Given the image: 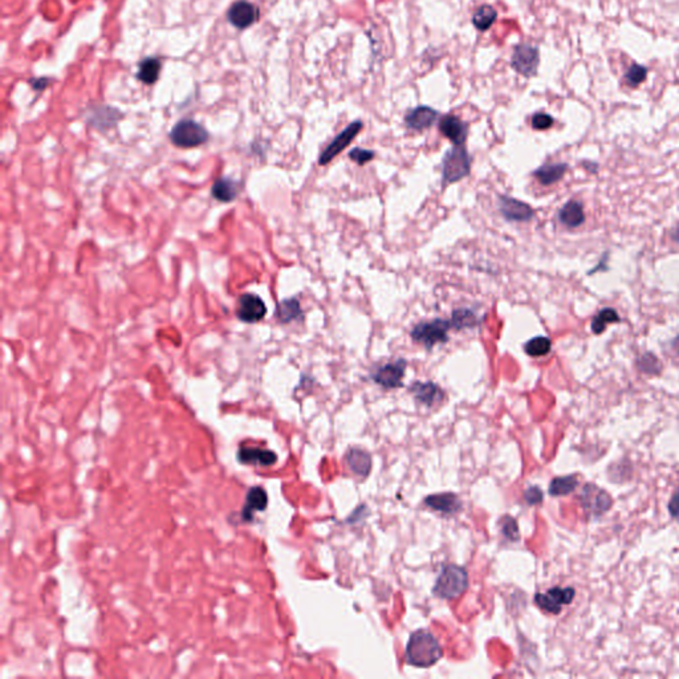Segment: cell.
Returning a JSON list of instances; mask_svg holds the SVG:
<instances>
[{"mask_svg":"<svg viewBox=\"0 0 679 679\" xmlns=\"http://www.w3.org/2000/svg\"><path fill=\"white\" fill-rule=\"evenodd\" d=\"M442 647L427 630L411 634L406 646V662L415 667H430L442 658Z\"/></svg>","mask_w":679,"mask_h":679,"instance_id":"obj_1","label":"cell"},{"mask_svg":"<svg viewBox=\"0 0 679 679\" xmlns=\"http://www.w3.org/2000/svg\"><path fill=\"white\" fill-rule=\"evenodd\" d=\"M468 584L467 572L458 565H447L439 575L434 592L437 596L451 600L459 597L466 590Z\"/></svg>","mask_w":679,"mask_h":679,"instance_id":"obj_2","label":"cell"},{"mask_svg":"<svg viewBox=\"0 0 679 679\" xmlns=\"http://www.w3.org/2000/svg\"><path fill=\"white\" fill-rule=\"evenodd\" d=\"M471 172V157L467 153L463 145L454 146L446 153L442 162V174H444V185L458 182Z\"/></svg>","mask_w":679,"mask_h":679,"instance_id":"obj_3","label":"cell"},{"mask_svg":"<svg viewBox=\"0 0 679 679\" xmlns=\"http://www.w3.org/2000/svg\"><path fill=\"white\" fill-rule=\"evenodd\" d=\"M210 138L206 128L193 119H182L175 124L170 132V139L175 146L182 149L196 148L206 143Z\"/></svg>","mask_w":679,"mask_h":679,"instance_id":"obj_4","label":"cell"},{"mask_svg":"<svg viewBox=\"0 0 679 679\" xmlns=\"http://www.w3.org/2000/svg\"><path fill=\"white\" fill-rule=\"evenodd\" d=\"M451 321L450 320H433L430 323H422L418 324L414 330H411V338L418 343L425 345L426 348H433L435 344H442L448 340L447 332L451 330Z\"/></svg>","mask_w":679,"mask_h":679,"instance_id":"obj_5","label":"cell"},{"mask_svg":"<svg viewBox=\"0 0 679 679\" xmlns=\"http://www.w3.org/2000/svg\"><path fill=\"white\" fill-rule=\"evenodd\" d=\"M511 62L518 73L531 78L539 67V49L529 44H519L515 47Z\"/></svg>","mask_w":679,"mask_h":679,"instance_id":"obj_6","label":"cell"},{"mask_svg":"<svg viewBox=\"0 0 679 679\" xmlns=\"http://www.w3.org/2000/svg\"><path fill=\"white\" fill-rule=\"evenodd\" d=\"M266 313H267V307L257 295L244 293L240 296L236 308V316L240 321L247 324H255L262 321Z\"/></svg>","mask_w":679,"mask_h":679,"instance_id":"obj_7","label":"cell"},{"mask_svg":"<svg viewBox=\"0 0 679 679\" xmlns=\"http://www.w3.org/2000/svg\"><path fill=\"white\" fill-rule=\"evenodd\" d=\"M575 599L573 588H552L546 593H538L535 602L548 613L559 614L563 605L571 603Z\"/></svg>","mask_w":679,"mask_h":679,"instance_id":"obj_8","label":"cell"},{"mask_svg":"<svg viewBox=\"0 0 679 679\" xmlns=\"http://www.w3.org/2000/svg\"><path fill=\"white\" fill-rule=\"evenodd\" d=\"M362 129V122L361 121H354L352 122L348 128H345L338 136L336 137L330 145L324 149V152L320 154L319 163L320 165H327L334 157L338 156L345 148L349 146L350 142L356 138V136L361 132Z\"/></svg>","mask_w":679,"mask_h":679,"instance_id":"obj_9","label":"cell"},{"mask_svg":"<svg viewBox=\"0 0 679 679\" xmlns=\"http://www.w3.org/2000/svg\"><path fill=\"white\" fill-rule=\"evenodd\" d=\"M582 505L593 516H600L612 505L610 496L593 485H586L582 492Z\"/></svg>","mask_w":679,"mask_h":679,"instance_id":"obj_10","label":"cell"},{"mask_svg":"<svg viewBox=\"0 0 679 679\" xmlns=\"http://www.w3.org/2000/svg\"><path fill=\"white\" fill-rule=\"evenodd\" d=\"M406 361L404 358L387 364L373 374V380L385 389H395L402 385V378L406 370Z\"/></svg>","mask_w":679,"mask_h":679,"instance_id":"obj_11","label":"cell"},{"mask_svg":"<svg viewBox=\"0 0 679 679\" xmlns=\"http://www.w3.org/2000/svg\"><path fill=\"white\" fill-rule=\"evenodd\" d=\"M227 18L233 27H236L238 30H244L257 21L259 8L247 0H239L230 7Z\"/></svg>","mask_w":679,"mask_h":679,"instance_id":"obj_12","label":"cell"},{"mask_svg":"<svg viewBox=\"0 0 679 679\" xmlns=\"http://www.w3.org/2000/svg\"><path fill=\"white\" fill-rule=\"evenodd\" d=\"M499 210L507 220L512 222H528L535 216V211L529 205L507 195L499 198Z\"/></svg>","mask_w":679,"mask_h":679,"instance_id":"obj_13","label":"cell"},{"mask_svg":"<svg viewBox=\"0 0 679 679\" xmlns=\"http://www.w3.org/2000/svg\"><path fill=\"white\" fill-rule=\"evenodd\" d=\"M238 461L247 466L270 467L276 463L277 455L268 448L242 446L238 451Z\"/></svg>","mask_w":679,"mask_h":679,"instance_id":"obj_14","label":"cell"},{"mask_svg":"<svg viewBox=\"0 0 679 679\" xmlns=\"http://www.w3.org/2000/svg\"><path fill=\"white\" fill-rule=\"evenodd\" d=\"M439 130L454 145H463L466 141L467 125L458 117L445 116L439 122Z\"/></svg>","mask_w":679,"mask_h":679,"instance_id":"obj_15","label":"cell"},{"mask_svg":"<svg viewBox=\"0 0 679 679\" xmlns=\"http://www.w3.org/2000/svg\"><path fill=\"white\" fill-rule=\"evenodd\" d=\"M267 505H268L267 492L262 487L250 488L246 495V505H243V511H242L243 522H250L253 519V512L264 511Z\"/></svg>","mask_w":679,"mask_h":679,"instance_id":"obj_16","label":"cell"},{"mask_svg":"<svg viewBox=\"0 0 679 679\" xmlns=\"http://www.w3.org/2000/svg\"><path fill=\"white\" fill-rule=\"evenodd\" d=\"M437 118H438L437 111L428 106H418L408 112L405 117V122L413 130H425L435 122Z\"/></svg>","mask_w":679,"mask_h":679,"instance_id":"obj_17","label":"cell"},{"mask_svg":"<svg viewBox=\"0 0 679 679\" xmlns=\"http://www.w3.org/2000/svg\"><path fill=\"white\" fill-rule=\"evenodd\" d=\"M425 503L428 507H431L433 509L444 512V514H454V512L459 511L462 507V503L459 502L458 496L454 494H450V492L427 496Z\"/></svg>","mask_w":679,"mask_h":679,"instance_id":"obj_18","label":"cell"},{"mask_svg":"<svg viewBox=\"0 0 679 679\" xmlns=\"http://www.w3.org/2000/svg\"><path fill=\"white\" fill-rule=\"evenodd\" d=\"M240 192L239 183L230 178H219L214 182L211 194L219 202L229 203L233 202Z\"/></svg>","mask_w":679,"mask_h":679,"instance_id":"obj_19","label":"cell"},{"mask_svg":"<svg viewBox=\"0 0 679 679\" xmlns=\"http://www.w3.org/2000/svg\"><path fill=\"white\" fill-rule=\"evenodd\" d=\"M411 393L419 402L427 406H431L444 398L442 390L433 382H417L411 387Z\"/></svg>","mask_w":679,"mask_h":679,"instance_id":"obj_20","label":"cell"},{"mask_svg":"<svg viewBox=\"0 0 679 679\" xmlns=\"http://www.w3.org/2000/svg\"><path fill=\"white\" fill-rule=\"evenodd\" d=\"M559 219L564 226L571 229L582 226L585 220V214L582 203L577 200H571L565 203L563 209L559 211Z\"/></svg>","mask_w":679,"mask_h":679,"instance_id":"obj_21","label":"cell"},{"mask_svg":"<svg viewBox=\"0 0 679 679\" xmlns=\"http://www.w3.org/2000/svg\"><path fill=\"white\" fill-rule=\"evenodd\" d=\"M566 170L568 166L565 163H546L535 170L533 175L543 186H551L559 182Z\"/></svg>","mask_w":679,"mask_h":679,"instance_id":"obj_22","label":"cell"},{"mask_svg":"<svg viewBox=\"0 0 679 679\" xmlns=\"http://www.w3.org/2000/svg\"><path fill=\"white\" fill-rule=\"evenodd\" d=\"M347 463L353 472L360 476H367L371 467V458L361 448H352L347 454Z\"/></svg>","mask_w":679,"mask_h":679,"instance_id":"obj_23","label":"cell"},{"mask_svg":"<svg viewBox=\"0 0 679 679\" xmlns=\"http://www.w3.org/2000/svg\"><path fill=\"white\" fill-rule=\"evenodd\" d=\"M161 68H162V64L158 58H146L139 62L137 78L143 84L152 85V84L157 82V80L159 78Z\"/></svg>","mask_w":679,"mask_h":679,"instance_id":"obj_24","label":"cell"},{"mask_svg":"<svg viewBox=\"0 0 679 679\" xmlns=\"http://www.w3.org/2000/svg\"><path fill=\"white\" fill-rule=\"evenodd\" d=\"M301 314H303V311H301L300 303L296 299L283 300L277 304L276 317L280 323H284V324L291 323L293 320L300 319Z\"/></svg>","mask_w":679,"mask_h":679,"instance_id":"obj_25","label":"cell"},{"mask_svg":"<svg viewBox=\"0 0 679 679\" xmlns=\"http://www.w3.org/2000/svg\"><path fill=\"white\" fill-rule=\"evenodd\" d=\"M451 327L455 328V330H466V328H472V327H476L479 323H481V319L476 317V314L471 310H467V308H461V310H457V311L452 312V316H451Z\"/></svg>","mask_w":679,"mask_h":679,"instance_id":"obj_26","label":"cell"},{"mask_svg":"<svg viewBox=\"0 0 679 679\" xmlns=\"http://www.w3.org/2000/svg\"><path fill=\"white\" fill-rule=\"evenodd\" d=\"M579 485L577 476H562V478H555L551 485H549V494L553 496H563L573 492L576 487Z\"/></svg>","mask_w":679,"mask_h":679,"instance_id":"obj_27","label":"cell"},{"mask_svg":"<svg viewBox=\"0 0 679 679\" xmlns=\"http://www.w3.org/2000/svg\"><path fill=\"white\" fill-rule=\"evenodd\" d=\"M619 321H620V316L617 311H614L613 308H605L599 312V314L592 320V330L596 334H601L609 324Z\"/></svg>","mask_w":679,"mask_h":679,"instance_id":"obj_28","label":"cell"},{"mask_svg":"<svg viewBox=\"0 0 679 679\" xmlns=\"http://www.w3.org/2000/svg\"><path fill=\"white\" fill-rule=\"evenodd\" d=\"M496 11L491 5H482L472 16V23L479 31H487L496 20Z\"/></svg>","mask_w":679,"mask_h":679,"instance_id":"obj_29","label":"cell"},{"mask_svg":"<svg viewBox=\"0 0 679 679\" xmlns=\"http://www.w3.org/2000/svg\"><path fill=\"white\" fill-rule=\"evenodd\" d=\"M551 348H552L551 340L548 337H544V336L533 337L528 343H525V345H524V350L531 357L546 356L551 352Z\"/></svg>","mask_w":679,"mask_h":679,"instance_id":"obj_30","label":"cell"},{"mask_svg":"<svg viewBox=\"0 0 679 679\" xmlns=\"http://www.w3.org/2000/svg\"><path fill=\"white\" fill-rule=\"evenodd\" d=\"M637 367L641 371L647 374H658L662 370L660 360L653 353H645L637 360Z\"/></svg>","mask_w":679,"mask_h":679,"instance_id":"obj_31","label":"cell"},{"mask_svg":"<svg viewBox=\"0 0 679 679\" xmlns=\"http://www.w3.org/2000/svg\"><path fill=\"white\" fill-rule=\"evenodd\" d=\"M647 71L645 67L634 64L629 68V71L625 73V81L629 87H637L646 78Z\"/></svg>","mask_w":679,"mask_h":679,"instance_id":"obj_32","label":"cell"},{"mask_svg":"<svg viewBox=\"0 0 679 679\" xmlns=\"http://www.w3.org/2000/svg\"><path fill=\"white\" fill-rule=\"evenodd\" d=\"M502 529H503V535H505L507 539L515 542L519 539V528H518V523L516 520H514L512 518L507 516L505 519H503V524H502Z\"/></svg>","mask_w":679,"mask_h":679,"instance_id":"obj_33","label":"cell"},{"mask_svg":"<svg viewBox=\"0 0 679 679\" xmlns=\"http://www.w3.org/2000/svg\"><path fill=\"white\" fill-rule=\"evenodd\" d=\"M374 157H376L374 152L365 150V149H361V148H356V149H353L349 153L350 159H353L360 166L368 163L369 161H371Z\"/></svg>","mask_w":679,"mask_h":679,"instance_id":"obj_34","label":"cell"},{"mask_svg":"<svg viewBox=\"0 0 679 679\" xmlns=\"http://www.w3.org/2000/svg\"><path fill=\"white\" fill-rule=\"evenodd\" d=\"M553 125V118L545 113H538L532 117V126L536 130H546Z\"/></svg>","mask_w":679,"mask_h":679,"instance_id":"obj_35","label":"cell"},{"mask_svg":"<svg viewBox=\"0 0 679 679\" xmlns=\"http://www.w3.org/2000/svg\"><path fill=\"white\" fill-rule=\"evenodd\" d=\"M524 498L528 505H538L543 500V492L538 487H531L525 491Z\"/></svg>","mask_w":679,"mask_h":679,"instance_id":"obj_36","label":"cell"},{"mask_svg":"<svg viewBox=\"0 0 679 679\" xmlns=\"http://www.w3.org/2000/svg\"><path fill=\"white\" fill-rule=\"evenodd\" d=\"M669 511L671 514L673 518H677L679 519V487L676 491V494L673 495L670 503H669Z\"/></svg>","mask_w":679,"mask_h":679,"instance_id":"obj_37","label":"cell"},{"mask_svg":"<svg viewBox=\"0 0 679 679\" xmlns=\"http://www.w3.org/2000/svg\"><path fill=\"white\" fill-rule=\"evenodd\" d=\"M671 238H673V240L679 242V226H677V227L671 231Z\"/></svg>","mask_w":679,"mask_h":679,"instance_id":"obj_38","label":"cell"},{"mask_svg":"<svg viewBox=\"0 0 679 679\" xmlns=\"http://www.w3.org/2000/svg\"><path fill=\"white\" fill-rule=\"evenodd\" d=\"M673 349L676 350L679 354V336H677L673 341Z\"/></svg>","mask_w":679,"mask_h":679,"instance_id":"obj_39","label":"cell"}]
</instances>
